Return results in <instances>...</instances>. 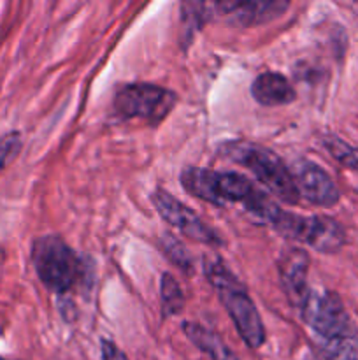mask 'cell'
Wrapping results in <instances>:
<instances>
[{"label":"cell","mask_w":358,"mask_h":360,"mask_svg":"<svg viewBox=\"0 0 358 360\" xmlns=\"http://www.w3.org/2000/svg\"><path fill=\"white\" fill-rule=\"evenodd\" d=\"M206 276L218 292V297L227 309L242 341L249 348L262 347L265 343V329L258 309L248 295L244 285L220 260H207Z\"/></svg>","instance_id":"1"},{"label":"cell","mask_w":358,"mask_h":360,"mask_svg":"<svg viewBox=\"0 0 358 360\" xmlns=\"http://www.w3.org/2000/svg\"><path fill=\"white\" fill-rule=\"evenodd\" d=\"M181 183L186 192L199 199L221 206L228 202L244 204L246 210L262 195L246 176L239 172H220L202 167H188L183 171Z\"/></svg>","instance_id":"2"},{"label":"cell","mask_w":358,"mask_h":360,"mask_svg":"<svg viewBox=\"0 0 358 360\" xmlns=\"http://www.w3.org/2000/svg\"><path fill=\"white\" fill-rule=\"evenodd\" d=\"M223 153L230 160L248 167L274 197L286 204L298 202V193L290 171L276 153L258 144L249 143L227 144L223 148Z\"/></svg>","instance_id":"3"},{"label":"cell","mask_w":358,"mask_h":360,"mask_svg":"<svg viewBox=\"0 0 358 360\" xmlns=\"http://www.w3.org/2000/svg\"><path fill=\"white\" fill-rule=\"evenodd\" d=\"M302 319L325 343L358 341V329L336 292L309 290L300 304Z\"/></svg>","instance_id":"4"},{"label":"cell","mask_w":358,"mask_h":360,"mask_svg":"<svg viewBox=\"0 0 358 360\" xmlns=\"http://www.w3.org/2000/svg\"><path fill=\"white\" fill-rule=\"evenodd\" d=\"M269 224L281 236L293 241L305 243L316 252L332 253L340 252L346 245V231L337 220L330 217H298L277 207Z\"/></svg>","instance_id":"5"},{"label":"cell","mask_w":358,"mask_h":360,"mask_svg":"<svg viewBox=\"0 0 358 360\" xmlns=\"http://www.w3.org/2000/svg\"><path fill=\"white\" fill-rule=\"evenodd\" d=\"M32 262L42 283L56 294H65L81 276V260L56 236L35 239L32 246Z\"/></svg>","instance_id":"6"},{"label":"cell","mask_w":358,"mask_h":360,"mask_svg":"<svg viewBox=\"0 0 358 360\" xmlns=\"http://www.w3.org/2000/svg\"><path fill=\"white\" fill-rule=\"evenodd\" d=\"M175 102L178 97L167 88L133 83L119 88L114 97V111L121 118H140L157 125L172 111Z\"/></svg>","instance_id":"7"},{"label":"cell","mask_w":358,"mask_h":360,"mask_svg":"<svg viewBox=\"0 0 358 360\" xmlns=\"http://www.w3.org/2000/svg\"><path fill=\"white\" fill-rule=\"evenodd\" d=\"M151 202L154 204L157 211L160 213V217L164 218L167 224H171L172 227L178 229L183 236H186L188 239H193L197 243H204V245H213L218 246L221 245V239L213 229L207 224H204L188 206H185L183 202H179L175 197H172L171 193L165 192V190H157L151 195Z\"/></svg>","instance_id":"8"},{"label":"cell","mask_w":358,"mask_h":360,"mask_svg":"<svg viewBox=\"0 0 358 360\" xmlns=\"http://www.w3.org/2000/svg\"><path fill=\"white\" fill-rule=\"evenodd\" d=\"M298 197H304L309 204L318 207H332L339 202L340 193L336 181L325 169L311 160H295L288 167Z\"/></svg>","instance_id":"9"},{"label":"cell","mask_w":358,"mask_h":360,"mask_svg":"<svg viewBox=\"0 0 358 360\" xmlns=\"http://www.w3.org/2000/svg\"><path fill=\"white\" fill-rule=\"evenodd\" d=\"M277 266H279L281 285H283L284 292L290 297V302L300 308L305 295L311 290L307 287L309 255L298 248L284 250Z\"/></svg>","instance_id":"10"},{"label":"cell","mask_w":358,"mask_h":360,"mask_svg":"<svg viewBox=\"0 0 358 360\" xmlns=\"http://www.w3.org/2000/svg\"><path fill=\"white\" fill-rule=\"evenodd\" d=\"M214 7L221 14L230 16L234 23L251 27V25L267 23L279 16L288 7V2H221Z\"/></svg>","instance_id":"11"},{"label":"cell","mask_w":358,"mask_h":360,"mask_svg":"<svg viewBox=\"0 0 358 360\" xmlns=\"http://www.w3.org/2000/svg\"><path fill=\"white\" fill-rule=\"evenodd\" d=\"M251 95L258 104L267 108L290 104L295 101V90L290 81L277 72H263L253 81Z\"/></svg>","instance_id":"12"},{"label":"cell","mask_w":358,"mask_h":360,"mask_svg":"<svg viewBox=\"0 0 358 360\" xmlns=\"http://www.w3.org/2000/svg\"><path fill=\"white\" fill-rule=\"evenodd\" d=\"M185 333L195 347H199L200 350L206 352L213 360H237V357L232 354L230 348H228L216 334L204 329L199 323L188 322L185 326Z\"/></svg>","instance_id":"13"},{"label":"cell","mask_w":358,"mask_h":360,"mask_svg":"<svg viewBox=\"0 0 358 360\" xmlns=\"http://www.w3.org/2000/svg\"><path fill=\"white\" fill-rule=\"evenodd\" d=\"M161 309H164V316L178 315L185 306V295H183L181 287L175 281L174 276L171 274H164L161 276Z\"/></svg>","instance_id":"14"},{"label":"cell","mask_w":358,"mask_h":360,"mask_svg":"<svg viewBox=\"0 0 358 360\" xmlns=\"http://www.w3.org/2000/svg\"><path fill=\"white\" fill-rule=\"evenodd\" d=\"M323 146L326 148V151H329L340 165L358 172V148L350 146V144L344 143V141L339 139L337 136L323 137Z\"/></svg>","instance_id":"15"},{"label":"cell","mask_w":358,"mask_h":360,"mask_svg":"<svg viewBox=\"0 0 358 360\" xmlns=\"http://www.w3.org/2000/svg\"><path fill=\"white\" fill-rule=\"evenodd\" d=\"M23 148L20 132H9L4 137H0V172L20 155Z\"/></svg>","instance_id":"16"},{"label":"cell","mask_w":358,"mask_h":360,"mask_svg":"<svg viewBox=\"0 0 358 360\" xmlns=\"http://www.w3.org/2000/svg\"><path fill=\"white\" fill-rule=\"evenodd\" d=\"M161 248H164V253L175 264V266L181 267L183 271L188 273L190 267H192V259H190L188 252L185 250V246L181 243L175 241L172 236H164L161 238Z\"/></svg>","instance_id":"17"},{"label":"cell","mask_w":358,"mask_h":360,"mask_svg":"<svg viewBox=\"0 0 358 360\" xmlns=\"http://www.w3.org/2000/svg\"><path fill=\"white\" fill-rule=\"evenodd\" d=\"M102 360H128L126 355L111 341H102Z\"/></svg>","instance_id":"18"},{"label":"cell","mask_w":358,"mask_h":360,"mask_svg":"<svg viewBox=\"0 0 358 360\" xmlns=\"http://www.w3.org/2000/svg\"><path fill=\"white\" fill-rule=\"evenodd\" d=\"M0 360H7V359H4V357H0Z\"/></svg>","instance_id":"19"}]
</instances>
